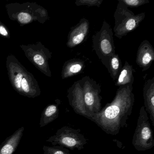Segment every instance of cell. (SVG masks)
<instances>
[{
	"label": "cell",
	"mask_w": 154,
	"mask_h": 154,
	"mask_svg": "<svg viewBox=\"0 0 154 154\" xmlns=\"http://www.w3.org/2000/svg\"><path fill=\"white\" fill-rule=\"evenodd\" d=\"M134 102L133 84L120 86L113 100L94 114L91 121L105 133L116 136L121 129L128 128Z\"/></svg>",
	"instance_id": "1"
},
{
	"label": "cell",
	"mask_w": 154,
	"mask_h": 154,
	"mask_svg": "<svg viewBox=\"0 0 154 154\" xmlns=\"http://www.w3.org/2000/svg\"><path fill=\"white\" fill-rule=\"evenodd\" d=\"M6 66L11 84L18 93L31 98L40 95L41 90L36 79L14 55L10 54L7 57Z\"/></svg>",
	"instance_id": "2"
},
{
	"label": "cell",
	"mask_w": 154,
	"mask_h": 154,
	"mask_svg": "<svg viewBox=\"0 0 154 154\" xmlns=\"http://www.w3.org/2000/svg\"><path fill=\"white\" fill-rule=\"evenodd\" d=\"M5 8L10 19L20 26L35 22L44 24L49 19L48 11L35 2L9 3Z\"/></svg>",
	"instance_id": "3"
},
{
	"label": "cell",
	"mask_w": 154,
	"mask_h": 154,
	"mask_svg": "<svg viewBox=\"0 0 154 154\" xmlns=\"http://www.w3.org/2000/svg\"><path fill=\"white\" fill-rule=\"evenodd\" d=\"M113 35L110 26L104 20L100 30L92 36L93 50L108 72L110 58L115 54Z\"/></svg>",
	"instance_id": "4"
},
{
	"label": "cell",
	"mask_w": 154,
	"mask_h": 154,
	"mask_svg": "<svg viewBox=\"0 0 154 154\" xmlns=\"http://www.w3.org/2000/svg\"><path fill=\"white\" fill-rule=\"evenodd\" d=\"M113 16L114 35L119 39H121L139 26L145 18V13L142 12L135 15L121 0H118V4Z\"/></svg>",
	"instance_id": "5"
},
{
	"label": "cell",
	"mask_w": 154,
	"mask_h": 154,
	"mask_svg": "<svg viewBox=\"0 0 154 154\" xmlns=\"http://www.w3.org/2000/svg\"><path fill=\"white\" fill-rule=\"evenodd\" d=\"M132 143L135 149L139 151L148 150L154 146L153 131L149 123L148 114L144 106L140 110Z\"/></svg>",
	"instance_id": "6"
},
{
	"label": "cell",
	"mask_w": 154,
	"mask_h": 154,
	"mask_svg": "<svg viewBox=\"0 0 154 154\" xmlns=\"http://www.w3.org/2000/svg\"><path fill=\"white\" fill-rule=\"evenodd\" d=\"M47 142L53 146H60L72 150H80L88 143V140L81 132L80 129L63 126L57 130L55 134L48 138Z\"/></svg>",
	"instance_id": "7"
},
{
	"label": "cell",
	"mask_w": 154,
	"mask_h": 154,
	"mask_svg": "<svg viewBox=\"0 0 154 154\" xmlns=\"http://www.w3.org/2000/svg\"><path fill=\"white\" fill-rule=\"evenodd\" d=\"M28 60L46 76L51 77L52 73L48 61L52 58V53L40 42L36 44L20 46Z\"/></svg>",
	"instance_id": "8"
},
{
	"label": "cell",
	"mask_w": 154,
	"mask_h": 154,
	"mask_svg": "<svg viewBox=\"0 0 154 154\" xmlns=\"http://www.w3.org/2000/svg\"><path fill=\"white\" fill-rule=\"evenodd\" d=\"M82 89L83 98L86 111L91 117L102 109L101 87L94 79L85 76L79 80Z\"/></svg>",
	"instance_id": "9"
},
{
	"label": "cell",
	"mask_w": 154,
	"mask_h": 154,
	"mask_svg": "<svg viewBox=\"0 0 154 154\" xmlns=\"http://www.w3.org/2000/svg\"><path fill=\"white\" fill-rule=\"evenodd\" d=\"M67 97L69 104L75 112L85 118L91 119V117L85 109L83 98L82 89L79 81L74 83L67 91Z\"/></svg>",
	"instance_id": "10"
},
{
	"label": "cell",
	"mask_w": 154,
	"mask_h": 154,
	"mask_svg": "<svg viewBox=\"0 0 154 154\" xmlns=\"http://www.w3.org/2000/svg\"><path fill=\"white\" fill-rule=\"evenodd\" d=\"M89 20L82 19L76 26L71 29L67 37L66 46L72 48L82 43L89 33Z\"/></svg>",
	"instance_id": "11"
},
{
	"label": "cell",
	"mask_w": 154,
	"mask_h": 154,
	"mask_svg": "<svg viewBox=\"0 0 154 154\" xmlns=\"http://www.w3.org/2000/svg\"><path fill=\"white\" fill-rule=\"evenodd\" d=\"M154 61V48L148 40H144L138 48L136 63L144 72L149 69Z\"/></svg>",
	"instance_id": "12"
},
{
	"label": "cell",
	"mask_w": 154,
	"mask_h": 154,
	"mask_svg": "<svg viewBox=\"0 0 154 154\" xmlns=\"http://www.w3.org/2000/svg\"><path fill=\"white\" fill-rule=\"evenodd\" d=\"M144 107L154 126V77L146 81L143 87Z\"/></svg>",
	"instance_id": "13"
},
{
	"label": "cell",
	"mask_w": 154,
	"mask_h": 154,
	"mask_svg": "<svg viewBox=\"0 0 154 154\" xmlns=\"http://www.w3.org/2000/svg\"><path fill=\"white\" fill-rule=\"evenodd\" d=\"M24 127L17 130L0 145V154H13L19 145L23 135Z\"/></svg>",
	"instance_id": "14"
},
{
	"label": "cell",
	"mask_w": 154,
	"mask_h": 154,
	"mask_svg": "<svg viewBox=\"0 0 154 154\" xmlns=\"http://www.w3.org/2000/svg\"><path fill=\"white\" fill-rule=\"evenodd\" d=\"M60 103L61 101L57 99L55 103L49 104L43 110L39 122L40 128L46 126L58 118Z\"/></svg>",
	"instance_id": "15"
},
{
	"label": "cell",
	"mask_w": 154,
	"mask_h": 154,
	"mask_svg": "<svg viewBox=\"0 0 154 154\" xmlns=\"http://www.w3.org/2000/svg\"><path fill=\"white\" fill-rule=\"evenodd\" d=\"M84 63L79 59H72L65 62L63 66L62 78L63 80L76 75L82 71Z\"/></svg>",
	"instance_id": "16"
},
{
	"label": "cell",
	"mask_w": 154,
	"mask_h": 154,
	"mask_svg": "<svg viewBox=\"0 0 154 154\" xmlns=\"http://www.w3.org/2000/svg\"><path fill=\"white\" fill-rule=\"evenodd\" d=\"M135 71L132 66L130 65L127 61L125 62L116 80V86H124L128 85L133 84L134 82V73Z\"/></svg>",
	"instance_id": "17"
},
{
	"label": "cell",
	"mask_w": 154,
	"mask_h": 154,
	"mask_svg": "<svg viewBox=\"0 0 154 154\" xmlns=\"http://www.w3.org/2000/svg\"><path fill=\"white\" fill-rule=\"evenodd\" d=\"M109 73L113 81H116L122 67V63L118 54L113 55L110 58Z\"/></svg>",
	"instance_id": "18"
},
{
	"label": "cell",
	"mask_w": 154,
	"mask_h": 154,
	"mask_svg": "<svg viewBox=\"0 0 154 154\" xmlns=\"http://www.w3.org/2000/svg\"><path fill=\"white\" fill-rule=\"evenodd\" d=\"M44 154H72L68 149L60 146H44Z\"/></svg>",
	"instance_id": "19"
},
{
	"label": "cell",
	"mask_w": 154,
	"mask_h": 154,
	"mask_svg": "<svg viewBox=\"0 0 154 154\" xmlns=\"http://www.w3.org/2000/svg\"><path fill=\"white\" fill-rule=\"evenodd\" d=\"M103 0H76L75 4L77 6H87L88 7H98L101 5Z\"/></svg>",
	"instance_id": "20"
},
{
	"label": "cell",
	"mask_w": 154,
	"mask_h": 154,
	"mask_svg": "<svg viewBox=\"0 0 154 154\" xmlns=\"http://www.w3.org/2000/svg\"><path fill=\"white\" fill-rule=\"evenodd\" d=\"M127 7L138 8L149 2L148 0H121Z\"/></svg>",
	"instance_id": "21"
},
{
	"label": "cell",
	"mask_w": 154,
	"mask_h": 154,
	"mask_svg": "<svg viewBox=\"0 0 154 154\" xmlns=\"http://www.w3.org/2000/svg\"><path fill=\"white\" fill-rule=\"evenodd\" d=\"M0 36L6 38H11L10 32L8 28L0 21Z\"/></svg>",
	"instance_id": "22"
}]
</instances>
